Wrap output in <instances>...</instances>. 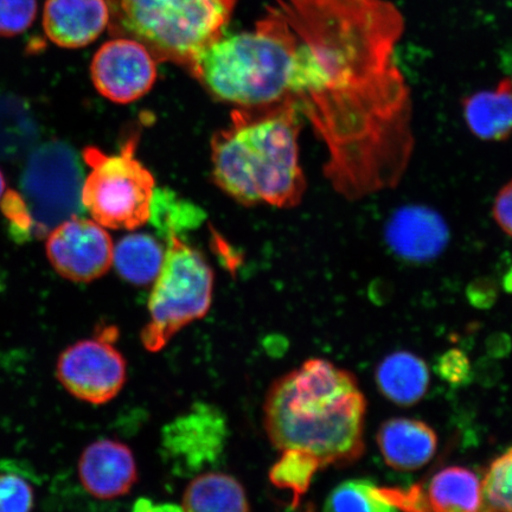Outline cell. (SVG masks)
<instances>
[{"mask_svg": "<svg viewBox=\"0 0 512 512\" xmlns=\"http://www.w3.org/2000/svg\"><path fill=\"white\" fill-rule=\"evenodd\" d=\"M299 38L292 98L326 146L345 200L398 187L413 156L411 91L395 61L405 29L386 0H275Z\"/></svg>", "mask_w": 512, "mask_h": 512, "instance_id": "6da1fadb", "label": "cell"}, {"mask_svg": "<svg viewBox=\"0 0 512 512\" xmlns=\"http://www.w3.org/2000/svg\"><path fill=\"white\" fill-rule=\"evenodd\" d=\"M366 411L354 375L312 358L268 389L265 430L281 454L310 459L320 470L345 466L363 456Z\"/></svg>", "mask_w": 512, "mask_h": 512, "instance_id": "7a4b0ae2", "label": "cell"}, {"mask_svg": "<svg viewBox=\"0 0 512 512\" xmlns=\"http://www.w3.org/2000/svg\"><path fill=\"white\" fill-rule=\"evenodd\" d=\"M299 113L294 99L233 112L230 124L211 139L217 187L245 206L297 207L306 191Z\"/></svg>", "mask_w": 512, "mask_h": 512, "instance_id": "3957f363", "label": "cell"}, {"mask_svg": "<svg viewBox=\"0 0 512 512\" xmlns=\"http://www.w3.org/2000/svg\"><path fill=\"white\" fill-rule=\"evenodd\" d=\"M299 38L272 6L253 31L222 37L198 59L191 75L220 100L239 108L292 98Z\"/></svg>", "mask_w": 512, "mask_h": 512, "instance_id": "277c9868", "label": "cell"}, {"mask_svg": "<svg viewBox=\"0 0 512 512\" xmlns=\"http://www.w3.org/2000/svg\"><path fill=\"white\" fill-rule=\"evenodd\" d=\"M114 37L130 38L158 63L192 72L208 48L223 37L238 0H106Z\"/></svg>", "mask_w": 512, "mask_h": 512, "instance_id": "5b68a950", "label": "cell"}, {"mask_svg": "<svg viewBox=\"0 0 512 512\" xmlns=\"http://www.w3.org/2000/svg\"><path fill=\"white\" fill-rule=\"evenodd\" d=\"M168 248L149 300V322L142 343L150 352L166 347L177 332L207 315L213 302L214 273L204 256L178 234L170 233Z\"/></svg>", "mask_w": 512, "mask_h": 512, "instance_id": "8992f818", "label": "cell"}, {"mask_svg": "<svg viewBox=\"0 0 512 512\" xmlns=\"http://www.w3.org/2000/svg\"><path fill=\"white\" fill-rule=\"evenodd\" d=\"M136 147L132 137L118 155H106L94 146L83 152L91 168L83 182V207L102 227L133 230L151 219L155 178L139 162Z\"/></svg>", "mask_w": 512, "mask_h": 512, "instance_id": "52a82bcc", "label": "cell"}, {"mask_svg": "<svg viewBox=\"0 0 512 512\" xmlns=\"http://www.w3.org/2000/svg\"><path fill=\"white\" fill-rule=\"evenodd\" d=\"M82 168L68 144L50 142L32 153L22 178L37 238L82 213Z\"/></svg>", "mask_w": 512, "mask_h": 512, "instance_id": "ba28073f", "label": "cell"}, {"mask_svg": "<svg viewBox=\"0 0 512 512\" xmlns=\"http://www.w3.org/2000/svg\"><path fill=\"white\" fill-rule=\"evenodd\" d=\"M56 370L69 394L92 405L117 398L127 375L124 356L106 337L70 345L62 352Z\"/></svg>", "mask_w": 512, "mask_h": 512, "instance_id": "9c48e42d", "label": "cell"}, {"mask_svg": "<svg viewBox=\"0 0 512 512\" xmlns=\"http://www.w3.org/2000/svg\"><path fill=\"white\" fill-rule=\"evenodd\" d=\"M47 255L61 277L75 283H91L110 271L114 245L105 227L76 216L51 230Z\"/></svg>", "mask_w": 512, "mask_h": 512, "instance_id": "30bf717a", "label": "cell"}, {"mask_svg": "<svg viewBox=\"0 0 512 512\" xmlns=\"http://www.w3.org/2000/svg\"><path fill=\"white\" fill-rule=\"evenodd\" d=\"M157 60L143 44L114 37L92 61L96 91L117 104H130L150 92L157 79Z\"/></svg>", "mask_w": 512, "mask_h": 512, "instance_id": "8fae6325", "label": "cell"}, {"mask_svg": "<svg viewBox=\"0 0 512 512\" xmlns=\"http://www.w3.org/2000/svg\"><path fill=\"white\" fill-rule=\"evenodd\" d=\"M451 233L439 211L424 204L396 209L384 226V240L395 256L409 264H426L445 252Z\"/></svg>", "mask_w": 512, "mask_h": 512, "instance_id": "7c38bea8", "label": "cell"}, {"mask_svg": "<svg viewBox=\"0 0 512 512\" xmlns=\"http://www.w3.org/2000/svg\"><path fill=\"white\" fill-rule=\"evenodd\" d=\"M79 477L88 494L99 499L118 498L137 483L136 458L131 448L120 441L101 439L81 454Z\"/></svg>", "mask_w": 512, "mask_h": 512, "instance_id": "4fadbf2b", "label": "cell"}, {"mask_svg": "<svg viewBox=\"0 0 512 512\" xmlns=\"http://www.w3.org/2000/svg\"><path fill=\"white\" fill-rule=\"evenodd\" d=\"M224 439L226 424L220 413L200 405L166 428L164 448L175 462L194 470L221 453Z\"/></svg>", "mask_w": 512, "mask_h": 512, "instance_id": "5bb4252c", "label": "cell"}, {"mask_svg": "<svg viewBox=\"0 0 512 512\" xmlns=\"http://www.w3.org/2000/svg\"><path fill=\"white\" fill-rule=\"evenodd\" d=\"M110 19L106 0H47L43 29L57 46H88L105 31Z\"/></svg>", "mask_w": 512, "mask_h": 512, "instance_id": "9a60e30c", "label": "cell"}, {"mask_svg": "<svg viewBox=\"0 0 512 512\" xmlns=\"http://www.w3.org/2000/svg\"><path fill=\"white\" fill-rule=\"evenodd\" d=\"M376 440L384 462L400 471L421 469L431 462L438 448V437L433 428L409 418L383 422Z\"/></svg>", "mask_w": 512, "mask_h": 512, "instance_id": "2e32d148", "label": "cell"}, {"mask_svg": "<svg viewBox=\"0 0 512 512\" xmlns=\"http://www.w3.org/2000/svg\"><path fill=\"white\" fill-rule=\"evenodd\" d=\"M462 111L473 136L483 142H505L512 137V81L505 76L495 89L465 96Z\"/></svg>", "mask_w": 512, "mask_h": 512, "instance_id": "e0dca14e", "label": "cell"}, {"mask_svg": "<svg viewBox=\"0 0 512 512\" xmlns=\"http://www.w3.org/2000/svg\"><path fill=\"white\" fill-rule=\"evenodd\" d=\"M375 379L383 396L399 406H413L425 398L430 387V369L421 357L395 351L384 357Z\"/></svg>", "mask_w": 512, "mask_h": 512, "instance_id": "ac0fdd59", "label": "cell"}, {"mask_svg": "<svg viewBox=\"0 0 512 512\" xmlns=\"http://www.w3.org/2000/svg\"><path fill=\"white\" fill-rule=\"evenodd\" d=\"M426 491L431 511L482 510L483 485L475 472L463 466H448L435 473Z\"/></svg>", "mask_w": 512, "mask_h": 512, "instance_id": "d6986e66", "label": "cell"}, {"mask_svg": "<svg viewBox=\"0 0 512 512\" xmlns=\"http://www.w3.org/2000/svg\"><path fill=\"white\" fill-rule=\"evenodd\" d=\"M185 511L245 512L249 507L246 490L238 479L222 472H208L192 479L182 498Z\"/></svg>", "mask_w": 512, "mask_h": 512, "instance_id": "ffe728a7", "label": "cell"}, {"mask_svg": "<svg viewBox=\"0 0 512 512\" xmlns=\"http://www.w3.org/2000/svg\"><path fill=\"white\" fill-rule=\"evenodd\" d=\"M165 251L146 234H132L114 247L113 265L121 278L133 285H149L162 270Z\"/></svg>", "mask_w": 512, "mask_h": 512, "instance_id": "44dd1931", "label": "cell"}, {"mask_svg": "<svg viewBox=\"0 0 512 512\" xmlns=\"http://www.w3.org/2000/svg\"><path fill=\"white\" fill-rule=\"evenodd\" d=\"M328 511H395L387 501L382 488L367 479H352L339 484L326 499Z\"/></svg>", "mask_w": 512, "mask_h": 512, "instance_id": "7402d4cb", "label": "cell"}, {"mask_svg": "<svg viewBox=\"0 0 512 512\" xmlns=\"http://www.w3.org/2000/svg\"><path fill=\"white\" fill-rule=\"evenodd\" d=\"M482 485V510L512 512V447L491 463Z\"/></svg>", "mask_w": 512, "mask_h": 512, "instance_id": "603a6c76", "label": "cell"}, {"mask_svg": "<svg viewBox=\"0 0 512 512\" xmlns=\"http://www.w3.org/2000/svg\"><path fill=\"white\" fill-rule=\"evenodd\" d=\"M37 0H0V36L22 34L35 22Z\"/></svg>", "mask_w": 512, "mask_h": 512, "instance_id": "cb8c5ba5", "label": "cell"}, {"mask_svg": "<svg viewBox=\"0 0 512 512\" xmlns=\"http://www.w3.org/2000/svg\"><path fill=\"white\" fill-rule=\"evenodd\" d=\"M34 503V490L27 480L14 473L0 475V512L29 511Z\"/></svg>", "mask_w": 512, "mask_h": 512, "instance_id": "d4e9b609", "label": "cell"}, {"mask_svg": "<svg viewBox=\"0 0 512 512\" xmlns=\"http://www.w3.org/2000/svg\"><path fill=\"white\" fill-rule=\"evenodd\" d=\"M2 210L10 221L12 232L19 239L29 238L34 234V221L24 198L14 190L6 192L3 197Z\"/></svg>", "mask_w": 512, "mask_h": 512, "instance_id": "484cf974", "label": "cell"}, {"mask_svg": "<svg viewBox=\"0 0 512 512\" xmlns=\"http://www.w3.org/2000/svg\"><path fill=\"white\" fill-rule=\"evenodd\" d=\"M435 371L444 381L453 386H464L471 380V364L462 350L451 349L438 358Z\"/></svg>", "mask_w": 512, "mask_h": 512, "instance_id": "4316f807", "label": "cell"}, {"mask_svg": "<svg viewBox=\"0 0 512 512\" xmlns=\"http://www.w3.org/2000/svg\"><path fill=\"white\" fill-rule=\"evenodd\" d=\"M492 217L498 227L512 238V179L498 191L492 206Z\"/></svg>", "mask_w": 512, "mask_h": 512, "instance_id": "83f0119b", "label": "cell"}, {"mask_svg": "<svg viewBox=\"0 0 512 512\" xmlns=\"http://www.w3.org/2000/svg\"><path fill=\"white\" fill-rule=\"evenodd\" d=\"M467 298L473 306L488 309L496 302V285L489 279H478L467 288Z\"/></svg>", "mask_w": 512, "mask_h": 512, "instance_id": "f1b7e54d", "label": "cell"}, {"mask_svg": "<svg viewBox=\"0 0 512 512\" xmlns=\"http://www.w3.org/2000/svg\"><path fill=\"white\" fill-rule=\"evenodd\" d=\"M499 67L507 78L512 81V46L505 47L499 53Z\"/></svg>", "mask_w": 512, "mask_h": 512, "instance_id": "f546056e", "label": "cell"}, {"mask_svg": "<svg viewBox=\"0 0 512 512\" xmlns=\"http://www.w3.org/2000/svg\"><path fill=\"white\" fill-rule=\"evenodd\" d=\"M504 288L508 292L512 293V268L510 272L507 275H505Z\"/></svg>", "mask_w": 512, "mask_h": 512, "instance_id": "4dcf8cb0", "label": "cell"}, {"mask_svg": "<svg viewBox=\"0 0 512 512\" xmlns=\"http://www.w3.org/2000/svg\"><path fill=\"white\" fill-rule=\"evenodd\" d=\"M5 190V179L2 174V171H0V198H2Z\"/></svg>", "mask_w": 512, "mask_h": 512, "instance_id": "1f68e13d", "label": "cell"}]
</instances>
